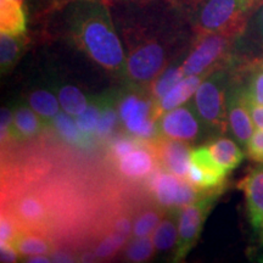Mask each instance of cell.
Returning a JSON list of instances; mask_svg holds the SVG:
<instances>
[{
  "label": "cell",
  "instance_id": "6da1fadb",
  "mask_svg": "<svg viewBox=\"0 0 263 263\" xmlns=\"http://www.w3.org/2000/svg\"><path fill=\"white\" fill-rule=\"evenodd\" d=\"M59 9L76 47L106 71L123 77L127 54L110 4L103 0H70Z\"/></svg>",
  "mask_w": 263,
  "mask_h": 263
},
{
  "label": "cell",
  "instance_id": "7a4b0ae2",
  "mask_svg": "<svg viewBox=\"0 0 263 263\" xmlns=\"http://www.w3.org/2000/svg\"><path fill=\"white\" fill-rule=\"evenodd\" d=\"M127 64L123 78L128 88L147 90L171 61L174 51L184 50L188 35L156 27H143L122 38Z\"/></svg>",
  "mask_w": 263,
  "mask_h": 263
},
{
  "label": "cell",
  "instance_id": "3957f363",
  "mask_svg": "<svg viewBox=\"0 0 263 263\" xmlns=\"http://www.w3.org/2000/svg\"><path fill=\"white\" fill-rule=\"evenodd\" d=\"M257 0H192L184 11L196 33H229L239 35Z\"/></svg>",
  "mask_w": 263,
  "mask_h": 263
},
{
  "label": "cell",
  "instance_id": "277c9868",
  "mask_svg": "<svg viewBox=\"0 0 263 263\" xmlns=\"http://www.w3.org/2000/svg\"><path fill=\"white\" fill-rule=\"evenodd\" d=\"M146 90L128 88L127 93L118 98V115L127 134L138 139L153 143L159 139V114L156 101Z\"/></svg>",
  "mask_w": 263,
  "mask_h": 263
},
{
  "label": "cell",
  "instance_id": "5b68a950",
  "mask_svg": "<svg viewBox=\"0 0 263 263\" xmlns=\"http://www.w3.org/2000/svg\"><path fill=\"white\" fill-rule=\"evenodd\" d=\"M235 34L229 33H196L183 59L185 76H207L219 70L230 55Z\"/></svg>",
  "mask_w": 263,
  "mask_h": 263
},
{
  "label": "cell",
  "instance_id": "8992f818",
  "mask_svg": "<svg viewBox=\"0 0 263 263\" xmlns=\"http://www.w3.org/2000/svg\"><path fill=\"white\" fill-rule=\"evenodd\" d=\"M228 72L219 68L207 74L194 94L193 103L207 130L224 133L227 121V90L229 88Z\"/></svg>",
  "mask_w": 263,
  "mask_h": 263
},
{
  "label": "cell",
  "instance_id": "52a82bcc",
  "mask_svg": "<svg viewBox=\"0 0 263 263\" xmlns=\"http://www.w3.org/2000/svg\"><path fill=\"white\" fill-rule=\"evenodd\" d=\"M147 180L154 200L164 211H180L183 207L211 193L195 188L186 179L160 166Z\"/></svg>",
  "mask_w": 263,
  "mask_h": 263
},
{
  "label": "cell",
  "instance_id": "ba28073f",
  "mask_svg": "<svg viewBox=\"0 0 263 263\" xmlns=\"http://www.w3.org/2000/svg\"><path fill=\"white\" fill-rule=\"evenodd\" d=\"M222 190L209 193L180 210L178 222V244L173 255V262H180L186 257L201 234L207 216L211 212Z\"/></svg>",
  "mask_w": 263,
  "mask_h": 263
},
{
  "label": "cell",
  "instance_id": "9c48e42d",
  "mask_svg": "<svg viewBox=\"0 0 263 263\" xmlns=\"http://www.w3.org/2000/svg\"><path fill=\"white\" fill-rule=\"evenodd\" d=\"M14 217L21 229L33 230L49 235L52 227V210L44 194L37 190H24L12 197L3 209Z\"/></svg>",
  "mask_w": 263,
  "mask_h": 263
},
{
  "label": "cell",
  "instance_id": "30bf717a",
  "mask_svg": "<svg viewBox=\"0 0 263 263\" xmlns=\"http://www.w3.org/2000/svg\"><path fill=\"white\" fill-rule=\"evenodd\" d=\"M159 130L161 137L190 144L199 140L207 129L192 101L161 115Z\"/></svg>",
  "mask_w": 263,
  "mask_h": 263
},
{
  "label": "cell",
  "instance_id": "8fae6325",
  "mask_svg": "<svg viewBox=\"0 0 263 263\" xmlns=\"http://www.w3.org/2000/svg\"><path fill=\"white\" fill-rule=\"evenodd\" d=\"M228 171L215 160L209 146H199L192 151V161L186 180L203 192L223 190Z\"/></svg>",
  "mask_w": 263,
  "mask_h": 263
},
{
  "label": "cell",
  "instance_id": "7c38bea8",
  "mask_svg": "<svg viewBox=\"0 0 263 263\" xmlns=\"http://www.w3.org/2000/svg\"><path fill=\"white\" fill-rule=\"evenodd\" d=\"M226 105L227 121L230 133L233 134L236 143L246 149L249 140L255 133L256 127L249 110L245 87L228 88Z\"/></svg>",
  "mask_w": 263,
  "mask_h": 263
},
{
  "label": "cell",
  "instance_id": "4fadbf2b",
  "mask_svg": "<svg viewBox=\"0 0 263 263\" xmlns=\"http://www.w3.org/2000/svg\"><path fill=\"white\" fill-rule=\"evenodd\" d=\"M150 144L155 151L160 167L186 179L193 151L189 143L160 137Z\"/></svg>",
  "mask_w": 263,
  "mask_h": 263
},
{
  "label": "cell",
  "instance_id": "5bb4252c",
  "mask_svg": "<svg viewBox=\"0 0 263 263\" xmlns=\"http://www.w3.org/2000/svg\"><path fill=\"white\" fill-rule=\"evenodd\" d=\"M118 171L133 180L149 179L159 168V161L150 143H144L132 153L116 160Z\"/></svg>",
  "mask_w": 263,
  "mask_h": 263
},
{
  "label": "cell",
  "instance_id": "9a60e30c",
  "mask_svg": "<svg viewBox=\"0 0 263 263\" xmlns=\"http://www.w3.org/2000/svg\"><path fill=\"white\" fill-rule=\"evenodd\" d=\"M238 188L244 193L251 226L263 232V167L252 170L240 180Z\"/></svg>",
  "mask_w": 263,
  "mask_h": 263
},
{
  "label": "cell",
  "instance_id": "2e32d148",
  "mask_svg": "<svg viewBox=\"0 0 263 263\" xmlns=\"http://www.w3.org/2000/svg\"><path fill=\"white\" fill-rule=\"evenodd\" d=\"M14 114V123L10 134L11 141H24L41 136L47 129L42 117L29 106L28 103H20L12 110Z\"/></svg>",
  "mask_w": 263,
  "mask_h": 263
},
{
  "label": "cell",
  "instance_id": "e0dca14e",
  "mask_svg": "<svg viewBox=\"0 0 263 263\" xmlns=\"http://www.w3.org/2000/svg\"><path fill=\"white\" fill-rule=\"evenodd\" d=\"M10 244L22 258L34 255L52 256L57 250L49 235L27 229H20Z\"/></svg>",
  "mask_w": 263,
  "mask_h": 263
},
{
  "label": "cell",
  "instance_id": "ac0fdd59",
  "mask_svg": "<svg viewBox=\"0 0 263 263\" xmlns=\"http://www.w3.org/2000/svg\"><path fill=\"white\" fill-rule=\"evenodd\" d=\"M205 77L206 76H185L183 80H180L168 93L156 101V110L159 116L188 103Z\"/></svg>",
  "mask_w": 263,
  "mask_h": 263
},
{
  "label": "cell",
  "instance_id": "d6986e66",
  "mask_svg": "<svg viewBox=\"0 0 263 263\" xmlns=\"http://www.w3.org/2000/svg\"><path fill=\"white\" fill-rule=\"evenodd\" d=\"M27 10L20 0H0V32L26 35Z\"/></svg>",
  "mask_w": 263,
  "mask_h": 263
},
{
  "label": "cell",
  "instance_id": "ffe728a7",
  "mask_svg": "<svg viewBox=\"0 0 263 263\" xmlns=\"http://www.w3.org/2000/svg\"><path fill=\"white\" fill-rule=\"evenodd\" d=\"M50 87L55 89V94L58 95L62 110L73 117H77L78 115L84 112L91 100V97L84 94L80 88L73 84L54 80L52 83H50Z\"/></svg>",
  "mask_w": 263,
  "mask_h": 263
},
{
  "label": "cell",
  "instance_id": "44dd1931",
  "mask_svg": "<svg viewBox=\"0 0 263 263\" xmlns=\"http://www.w3.org/2000/svg\"><path fill=\"white\" fill-rule=\"evenodd\" d=\"M27 103L44 121L48 128H51L52 121L60 112L58 95L50 88H34L29 91Z\"/></svg>",
  "mask_w": 263,
  "mask_h": 263
},
{
  "label": "cell",
  "instance_id": "7402d4cb",
  "mask_svg": "<svg viewBox=\"0 0 263 263\" xmlns=\"http://www.w3.org/2000/svg\"><path fill=\"white\" fill-rule=\"evenodd\" d=\"M180 211H167L153 233L156 252H168L178 244V222Z\"/></svg>",
  "mask_w": 263,
  "mask_h": 263
},
{
  "label": "cell",
  "instance_id": "603a6c76",
  "mask_svg": "<svg viewBox=\"0 0 263 263\" xmlns=\"http://www.w3.org/2000/svg\"><path fill=\"white\" fill-rule=\"evenodd\" d=\"M51 127L57 132L58 136L66 143L71 145L78 146L81 149H88L93 146L94 141L97 139L85 136L78 127L77 121L73 116L64 112H59L58 116L52 121Z\"/></svg>",
  "mask_w": 263,
  "mask_h": 263
},
{
  "label": "cell",
  "instance_id": "cb8c5ba5",
  "mask_svg": "<svg viewBox=\"0 0 263 263\" xmlns=\"http://www.w3.org/2000/svg\"><path fill=\"white\" fill-rule=\"evenodd\" d=\"M207 146L217 162L228 172L238 167L244 160V151L229 138H217Z\"/></svg>",
  "mask_w": 263,
  "mask_h": 263
},
{
  "label": "cell",
  "instance_id": "d4e9b609",
  "mask_svg": "<svg viewBox=\"0 0 263 263\" xmlns=\"http://www.w3.org/2000/svg\"><path fill=\"white\" fill-rule=\"evenodd\" d=\"M26 47V35L0 33V67L2 74L8 73L21 59Z\"/></svg>",
  "mask_w": 263,
  "mask_h": 263
},
{
  "label": "cell",
  "instance_id": "484cf974",
  "mask_svg": "<svg viewBox=\"0 0 263 263\" xmlns=\"http://www.w3.org/2000/svg\"><path fill=\"white\" fill-rule=\"evenodd\" d=\"M185 54L179 55L177 60L173 64H170L166 68L162 71L159 77L154 81V83L150 85V95L154 98V100L159 101L161 98L164 97L172 88L176 85L180 80L185 77L182 68L183 59Z\"/></svg>",
  "mask_w": 263,
  "mask_h": 263
},
{
  "label": "cell",
  "instance_id": "4316f807",
  "mask_svg": "<svg viewBox=\"0 0 263 263\" xmlns=\"http://www.w3.org/2000/svg\"><path fill=\"white\" fill-rule=\"evenodd\" d=\"M118 98H120V94L116 93L104 94L103 110H101L100 118H99L97 129H95V138L98 140L106 139L116 128V124L120 120Z\"/></svg>",
  "mask_w": 263,
  "mask_h": 263
},
{
  "label": "cell",
  "instance_id": "83f0119b",
  "mask_svg": "<svg viewBox=\"0 0 263 263\" xmlns=\"http://www.w3.org/2000/svg\"><path fill=\"white\" fill-rule=\"evenodd\" d=\"M166 212L167 211H164L162 207H160L156 202L146 207V209L141 210L133 221L132 238H143V236L153 234Z\"/></svg>",
  "mask_w": 263,
  "mask_h": 263
},
{
  "label": "cell",
  "instance_id": "f1b7e54d",
  "mask_svg": "<svg viewBox=\"0 0 263 263\" xmlns=\"http://www.w3.org/2000/svg\"><path fill=\"white\" fill-rule=\"evenodd\" d=\"M104 105V94L97 95V97H91V100L88 107L85 108L84 112L78 115L76 117L78 127L83 132L85 136L95 138V129H97L99 118H100L101 110H103ZM98 140V139H97Z\"/></svg>",
  "mask_w": 263,
  "mask_h": 263
},
{
  "label": "cell",
  "instance_id": "f546056e",
  "mask_svg": "<svg viewBox=\"0 0 263 263\" xmlns=\"http://www.w3.org/2000/svg\"><path fill=\"white\" fill-rule=\"evenodd\" d=\"M156 254L153 238H132L124 249V258L129 262H146Z\"/></svg>",
  "mask_w": 263,
  "mask_h": 263
},
{
  "label": "cell",
  "instance_id": "4dcf8cb0",
  "mask_svg": "<svg viewBox=\"0 0 263 263\" xmlns=\"http://www.w3.org/2000/svg\"><path fill=\"white\" fill-rule=\"evenodd\" d=\"M127 240V236L120 234L117 232H114V230H110V233L106 236H104L97 245V248H95L94 257L101 259L112 257L123 248Z\"/></svg>",
  "mask_w": 263,
  "mask_h": 263
},
{
  "label": "cell",
  "instance_id": "1f68e13d",
  "mask_svg": "<svg viewBox=\"0 0 263 263\" xmlns=\"http://www.w3.org/2000/svg\"><path fill=\"white\" fill-rule=\"evenodd\" d=\"M145 141L138 139V138H134L127 134V136H123L121 138H117L115 139L112 143H111V154H112V157L115 161L121 159L127 154L132 153L138 147L143 145Z\"/></svg>",
  "mask_w": 263,
  "mask_h": 263
},
{
  "label": "cell",
  "instance_id": "d6a6232c",
  "mask_svg": "<svg viewBox=\"0 0 263 263\" xmlns=\"http://www.w3.org/2000/svg\"><path fill=\"white\" fill-rule=\"evenodd\" d=\"M249 99L256 104L263 105V64L252 72L249 85L245 87Z\"/></svg>",
  "mask_w": 263,
  "mask_h": 263
},
{
  "label": "cell",
  "instance_id": "836d02e7",
  "mask_svg": "<svg viewBox=\"0 0 263 263\" xmlns=\"http://www.w3.org/2000/svg\"><path fill=\"white\" fill-rule=\"evenodd\" d=\"M245 27H248L250 38L263 50V0L256 8L251 20L246 22Z\"/></svg>",
  "mask_w": 263,
  "mask_h": 263
},
{
  "label": "cell",
  "instance_id": "e575fe53",
  "mask_svg": "<svg viewBox=\"0 0 263 263\" xmlns=\"http://www.w3.org/2000/svg\"><path fill=\"white\" fill-rule=\"evenodd\" d=\"M246 151L252 161L263 163V129H258L252 134L246 145Z\"/></svg>",
  "mask_w": 263,
  "mask_h": 263
},
{
  "label": "cell",
  "instance_id": "d590c367",
  "mask_svg": "<svg viewBox=\"0 0 263 263\" xmlns=\"http://www.w3.org/2000/svg\"><path fill=\"white\" fill-rule=\"evenodd\" d=\"M14 123V114L9 107L2 108V123H0V132H2V143L10 140V134L12 130Z\"/></svg>",
  "mask_w": 263,
  "mask_h": 263
},
{
  "label": "cell",
  "instance_id": "8d00e7d4",
  "mask_svg": "<svg viewBox=\"0 0 263 263\" xmlns=\"http://www.w3.org/2000/svg\"><path fill=\"white\" fill-rule=\"evenodd\" d=\"M26 6L27 14L29 16L39 15L41 12H45L51 10V6L47 0H20Z\"/></svg>",
  "mask_w": 263,
  "mask_h": 263
},
{
  "label": "cell",
  "instance_id": "74e56055",
  "mask_svg": "<svg viewBox=\"0 0 263 263\" xmlns=\"http://www.w3.org/2000/svg\"><path fill=\"white\" fill-rule=\"evenodd\" d=\"M248 105H249V110H250V114H251L255 127L257 128V129H263V105L254 103V101L250 100L249 97H248Z\"/></svg>",
  "mask_w": 263,
  "mask_h": 263
},
{
  "label": "cell",
  "instance_id": "f35d334b",
  "mask_svg": "<svg viewBox=\"0 0 263 263\" xmlns=\"http://www.w3.org/2000/svg\"><path fill=\"white\" fill-rule=\"evenodd\" d=\"M0 261L5 263H12L18 261L20 255L17 251L14 249V246L9 242H5V244H0Z\"/></svg>",
  "mask_w": 263,
  "mask_h": 263
},
{
  "label": "cell",
  "instance_id": "ab89813d",
  "mask_svg": "<svg viewBox=\"0 0 263 263\" xmlns=\"http://www.w3.org/2000/svg\"><path fill=\"white\" fill-rule=\"evenodd\" d=\"M24 258L25 259H22V261L32 262V263H49L54 261V259H51V256L49 255H34V256H28V257H24Z\"/></svg>",
  "mask_w": 263,
  "mask_h": 263
},
{
  "label": "cell",
  "instance_id": "60d3db41",
  "mask_svg": "<svg viewBox=\"0 0 263 263\" xmlns=\"http://www.w3.org/2000/svg\"><path fill=\"white\" fill-rule=\"evenodd\" d=\"M47 2L50 4L51 9H58V8H61L62 5H65L66 3L70 2V0H47Z\"/></svg>",
  "mask_w": 263,
  "mask_h": 263
},
{
  "label": "cell",
  "instance_id": "b9f144b4",
  "mask_svg": "<svg viewBox=\"0 0 263 263\" xmlns=\"http://www.w3.org/2000/svg\"><path fill=\"white\" fill-rule=\"evenodd\" d=\"M174 2H176L177 4H179L180 6H182V8H185V6L188 5L189 3L192 2V0H174Z\"/></svg>",
  "mask_w": 263,
  "mask_h": 263
},
{
  "label": "cell",
  "instance_id": "7bdbcfd3",
  "mask_svg": "<svg viewBox=\"0 0 263 263\" xmlns=\"http://www.w3.org/2000/svg\"><path fill=\"white\" fill-rule=\"evenodd\" d=\"M259 262H263V256H261V258H259Z\"/></svg>",
  "mask_w": 263,
  "mask_h": 263
},
{
  "label": "cell",
  "instance_id": "ee69618b",
  "mask_svg": "<svg viewBox=\"0 0 263 263\" xmlns=\"http://www.w3.org/2000/svg\"><path fill=\"white\" fill-rule=\"evenodd\" d=\"M103 2H106V3H110L111 0H103Z\"/></svg>",
  "mask_w": 263,
  "mask_h": 263
},
{
  "label": "cell",
  "instance_id": "f6af8a7d",
  "mask_svg": "<svg viewBox=\"0 0 263 263\" xmlns=\"http://www.w3.org/2000/svg\"><path fill=\"white\" fill-rule=\"evenodd\" d=\"M257 2H258V4H259V3H261V2H262V0H257Z\"/></svg>",
  "mask_w": 263,
  "mask_h": 263
},
{
  "label": "cell",
  "instance_id": "bcb514c9",
  "mask_svg": "<svg viewBox=\"0 0 263 263\" xmlns=\"http://www.w3.org/2000/svg\"><path fill=\"white\" fill-rule=\"evenodd\" d=\"M262 235H263V232H262Z\"/></svg>",
  "mask_w": 263,
  "mask_h": 263
}]
</instances>
